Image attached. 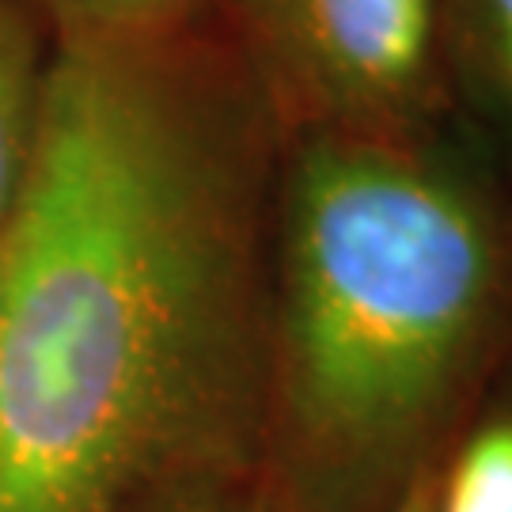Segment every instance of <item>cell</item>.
<instances>
[{"label":"cell","instance_id":"5b68a950","mask_svg":"<svg viewBox=\"0 0 512 512\" xmlns=\"http://www.w3.org/2000/svg\"><path fill=\"white\" fill-rule=\"evenodd\" d=\"M50 57L38 16L23 0H0V236L31 171Z\"/></svg>","mask_w":512,"mask_h":512},{"label":"cell","instance_id":"9c48e42d","mask_svg":"<svg viewBox=\"0 0 512 512\" xmlns=\"http://www.w3.org/2000/svg\"><path fill=\"white\" fill-rule=\"evenodd\" d=\"M437 463L410 478L403 486V494L395 497L384 512H437Z\"/></svg>","mask_w":512,"mask_h":512},{"label":"cell","instance_id":"52a82bcc","mask_svg":"<svg viewBox=\"0 0 512 512\" xmlns=\"http://www.w3.org/2000/svg\"><path fill=\"white\" fill-rule=\"evenodd\" d=\"M205 0H35L57 42H114L148 38L183 27Z\"/></svg>","mask_w":512,"mask_h":512},{"label":"cell","instance_id":"ba28073f","mask_svg":"<svg viewBox=\"0 0 512 512\" xmlns=\"http://www.w3.org/2000/svg\"><path fill=\"white\" fill-rule=\"evenodd\" d=\"M171 512H270V509L258 505V501H243V497L228 494L224 482H217V486H202V490L183 494L171 505Z\"/></svg>","mask_w":512,"mask_h":512},{"label":"cell","instance_id":"277c9868","mask_svg":"<svg viewBox=\"0 0 512 512\" xmlns=\"http://www.w3.org/2000/svg\"><path fill=\"white\" fill-rule=\"evenodd\" d=\"M448 107L512 186V0H440Z\"/></svg>","mask_w":512,"mask_h":512},{"label":"cell","instance_id":"3957f363","mask_svg":"<svg viewBox=\"0 0 512 512\" xmlns=\"http://www.w3.org/2000/svg\"><path fill=\"white\" fill-rule=\"evenodd\" d=\"M289 133L421 137L452 122L440 0H224Z\"/></svg>","mask_w":512,"mask_h":512},{"label":"cell","instance_id":"8992f818","mask_svg":"<svg viewBox=\"0 0 512 512\" xmlns=\"http://www.w3.org/2000/svg\"><path fill=\"white\" fill-rule=\"evenodd\" d=\"M437 512H512V391L486 395L440 456Z\"/></svg>","mask_w":512,"mask_h":512},{"label":"cell","instance_id":"7a4b0ae2","mask_svg":"<svg viewBox=\"0 0 512 512\" xmlns=\"http://www.w3.org/2000/svg\"><path fill=\"white\" fill-rule=\"evenodd\" d=\"M266 421L319 512H384L512 349V186L471 137L289 133L270 205Z\"/></svg>","mask_w":512,"mask_h":512},{"label":"cell","instance_id":"6da1fadb","mask_svg":"<svg viewBox=\"0 0 512 512\" xmlns=\"http://www.w3.org/2000/svg\"><path fill=\"white\" fill-rule=\"evenodd\" d=\"M285 141L232 38L57 42L0 236V512H126L247 459Z\"/></svg>","mask_w":512,"mask_h":512}]
</instances>
